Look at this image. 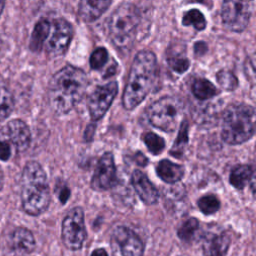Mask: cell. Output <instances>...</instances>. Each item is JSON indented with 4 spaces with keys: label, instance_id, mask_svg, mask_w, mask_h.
<instances>
[{
    "label": "cell",
    "instance_id": "6da1fadb",
    "mask_svg": "<svg viewBox=\"0 0 256 256\" xmlns=\"http://www.w3.org/2000/svg\"><path fill=\"white\" fill-rule=\"evenodd\" d=\"M88 85L85 72L67 65L57 71L48 87L49 105L57 114L70 112L84 97Z\"/></svg>",
    "mask_w": 256,
    "mask_h": 256
},
{
    "label": "cell",
    "instance_id": "7a4b0ae2",
    "mask_svg": "<svg viewBox=\"0 0 256 256\" xmlns=\"http://www.w3.org/2000/svg\"><path fill=\"white\" fill-rule=\"evenodd\" d=\"M157 72V59L153 52L142 50L135 56L122 97L125 109H134L146 98L155 83Z\"/></svg>",
    "mask_w": 256,
    "mask_h": 256
},
{
    "label": "cell",
    "instance_id": "3957f363",
    "mask_svg": "<svg viewBox=\"0 0 256 256\" xmlns=\"http://www.w3.org/2000/svg\"><path fill=\"white\" fill-rule=\"evenodd\" d=\"M21 201L24 211L33 216L42 214L49 206L50 192L42 166L28 162L21 176Z\"/></svg>",
    "mask_w": 256,
    "mask_h": 256
},
{
    "label": "cell",
    "instance_id": "277c9868",
    "mask_svg": "<svg viewBox=\"0 0 256 256\" xmlns=\"http://www.w3.org/2000/svg\"><path fill=\"white\" fill-rule=\"evenodd\" d=\"M255 132V110L244 103L227 107L222 121V139L230 145H238L249 140Z\"/></svg>",
    "mask_w": 256,
    "mask_h": 256
},
{
    "label": "cell",
    "instance_id": "5b68a950",
    "mask_svg": "<svg viewBox=\"0 0 256 256\" xmlns=\"http://www.w3.org/2000/svg\"><path fill=\"white\" fill-rule=\"evenodd\" d=\"M140 23L138 9L130 3L117 7L109 18L108 31L111 41L119 48L132 44Z\"/></svg>",
    "mask_w": 256,
    "mask_h": 256
},
{
    "label": "cell",
    "instance_id": "8992f818",
    "mask_svg": "<svg viewBox=\"0 0 256 256\" xmlns=\"http://www.w3.org/2000/svg\"><path fill=\"white\" fill-rule=\"evenodd\" d=\"M184 104L178 97L164 96L147 109V117L151 125L165 132H172L182 119Z\"/></svg>",
    "mask_w": 256,
    "mask_h": 256
},
{
    "label": "cell",
    "instance_id": "52a82bcc",
    "mask_svg": "<svg viewBox=\"0 0 256 256\" xmlns=\"http://www.w3.org/2000/svg\"><path fill=\"white\" fill-rule=\"evenodd\" d=\"M253 11V0H223L221 17L230 31L242 32L247 27Z\"/></svg>",
    "mask_w": 256,
    "mask_h": 256
},
{
    "label": "cell",
    "instance_id": "ba28073f",
    "mask_svg": "<svg viewBox=\"0 0 256 256\" xmlns=\"http://www.w3.org/2000/svg\"><path fill=\"white\" fill-rule=\"evenodd\" d=\"M86 238L84 212L75 207L65 216L62 223V241L70 250L80 249Z\"/></svg>",
    "mask_w": 256,
    "mask_h": 256
},
{
    "label": "cell",
    "instance_id": "9c48e42d",
    "mask_svg": "<svg viewBox=\"0 0 256 256\" xmlns=\"http://www.w3.org/2000/svg\"><path fill=\"white\" fill-rule=\"evenodd\" d=\"M112 256H142L143 243L130 229L124 226L116 227L110 240Z\"/></svg>",
    "mask_w": 256,
    "mask_h": 256
},
{
    "label": "cell",
    "instance_id": "30bf717a",
    "mask_svg": "<svg viewBox=\"0 0 256 256\" xmlns=\"http://www.w3.org/2000/svg\"><path fill=\"white\" fill-rule=\"evenodd\" d=\"M118 93V85L116 81L109 82L105 85L97 86L88 97V110L93 121L100 120Z\"/></svg>",
    "mask_w": 256,
    "mask_h": 256
},
{
    "label": "cell",
    "instance_id": "8fae6325",
    "mask_svg": "<svg viewBox=\"0 0 256 256\" xmlns=\"http://www.w3.org/2000/svg\"><path fill=\"white\" fill-rule=\"evenodd\" d=\"M51 28L50 36L47 38L46 51L50 56L58 57L67 51L72 39L73 28L65 19L55 20Z\"/></svg>",
    "mask_w": 256,
    "mask_h": 256
},
{
    "label": "cell",
    "instance_id": "7c38bea8",
    "mask_svg": "<svg viewBox=\"0 0 256 256\" xmlns=\"http://www.w3.org/2000/svg\"><path fill=\"white\" fill-rule=\"evenodd\" d=\"M116 166L113 155L110 152H106L97 163L91 180V186L97 191H103L112 188L116 184Z\"/></svg>",
    "mask_w": 256,
    "mask_h": 256
},
{
    "label": "cell",
    "instance_id": "4fadbf2b",
    "mask_svg": "<svg viewBox=\"0 0 256 256\" xmlns=\"http://www.w3.org/2000/svg\"><path fill=\"white\" fill-rule=\"evenodd\" d=\"M3 134L14 145L17 151H24L28 148L31 140L30 130L25 122L19 119L11 120L2 129Z\"/></svg>",
    "mask_w": 256,
    "mask_h": 256
},
{
    "label": "cell",
    "instance_id": "5bb4252c",
    "mask_svg": "<svg viewBox=\"0 0 256 256\" xmlns=\"http://www.w3.org/2000/svg\"><path fill=\"white\" fill-rule=\"evenodd\" d=\"M131 181L135 191L137 192V194L139 195V197L144 203L148 205H152L158 201V198H159L158 190L150 182V180L147 178V176L144 173H142L139 170H135L132 173Z\"/></svg>",
    "mask_w": 256,
    "mask_h": 256
},
{
    "label": "cell",
    "instance_id": "9a60e30c",
    "mask_svg": "<svg viewBox=\"0 0 256 256\" xmlns=\"http://www.w3.org/2000/svg\"><path fill=\"white\" fill-rule=\"evenodd\" d=\"M10 246L17 254H28L35 248L34 236L26 228H17L11 234Z\"/></svg>",
    "mask_w": 256,
    "mask_h": 256
},
{
    "label": "cell",
    "instance_id": "2e32d148",
    "mask_svg": "<svg viewBox=\"0 0 256 256\" xmlns=\"http://www.w3.org/2000/svg\"><path fill=\"white\" fill-rule=\"evenodd\" d=\"M112 0H81L79 16L86 22L97 20L110 6Z\"/></svg>",
    "mask_w": 256,
    "mask_h": 256
},
{
    "label": "cell",
    "instance_id": "e0dca14e",
    "mask_svg": "<svg viewBox=\"0 0 256 256\" xmlns=\"http://www.w3.org/2000/svg\"><path fill=\"white\" fill-rule=\"evenodd\" d=\"M230 246V238L225 233L209 235L203 245L205 256H225Z\"/></svg>",
    "mask_w": 256,
    "mask_h": 256
},
{
    "label": "cell",
    "instance_id": "ac0fdd59",
    "mask_svg": "<svg viewBox=\"0 0 256 256\" xmlns=\"http://www.w3.org/2000/svg\"><path fill=\"white\" fill-rule=\"evenodd\" d=\"M158 176L166 183L174 184L178 182L184 175L183 166L173 163L167 159L161 160L156 168Z\"/></svg>",
    "mask_w": 256,
    "mask_h": 256
},
{
    "label": "cell",
    "instance_id": "d6986e66",
    "mask_svg": "<svg viewBox=\"0 0 256 256\" xmlns=\"http://www.w3.org/2000/svg\"><path fill=\"white\" fill-rule=\"evenodd\" d=\"M51 29V24L46 19L39 20L31 34L29 47L33 52H39L46 42Z\"/></svg>",
    "mask_w": 256,
    "mask_h": 256
},
{
    "label": "cell",
    "instance_id": "ffe728a7",
    "mask_svg": "<svg viewBox=\"0 0 256 256\" xmlns=\"http://www.w3.org/2000/svg\"><path fill=\"white\" fill-rule=\"evenodd\" d=\"M193 95L199 100H208L219 93L215 85L205 78L196 79L191 86Z\"/></svg>",
    "mask_w": 256,
    "mask_h": 256
},
{
    "label": "cell",
    "instance_id": "44dd1931",
    "mask_svg": "<svg viewBox=\"0 0 256 256\" xmlns=\"http://www.w3.org/2000/svg\"><path fill=\"white\" fill-rule=\"evenodd\" d=\"M253 170L249 165H238L230 173V183L237 189H243L251 180Z\"/></svg>",
    "mask_w": 256,
    "mask_h": 256
},
{
    "label": "cell",
    "instance_id": "7402d4cb",
    "mask_svg": "<svg viewBox=\"0 0 256 256\" xmlns=\"http://www.w3.org/2000/svg\"><path fill=\"white\" fill-rule=\"evenodd\" d=\"M14 108V99L4 79L0 75V122L6 119Z\"/></svg>",
    "mask_w": 256,
    "mask_h": 256
},
{
    "label": "cell",
    "instance_id": "603a6c76",
    "mask_svg": "<svg viewBox=\"0 0 256 256\" xmlns=\"http://www.w3.org/2000/svg\"><path fill=\"white\" fill-rule=\"evenodd\" d=\"M182 24L184 26H193L196 30L201 31L206 28L207 22L201 11L198 9H190L183 14Z\"/></svg>",
    "mask_w": 256,
    "mask_h": 256
},
{
    "label": "cell",
    "instance_id": "cb8c5ba5",
    "mask_svg": "<svg viewBox=\"0 0 256 256\" xmlns=\"http://www.w3.org/2000/svg\"><path fill=\"white\" fill-rule=\"evenodd\" d=\"M187 142H188V123L185 120V121H182L181 123L177 139L174 142V145L172 146L170 153L174 157H180L183 154L184 147L187 144Z\"/></svg>",
    "mask_w": 256,
    "mask_h": 256
},
{
    "label": "cell",
    "instance_id": "d4e9b609",
    "mask_svg": "<svg viewBox=\"0 0 256 256\" xmlns=\"http://www.w3.org/2000/svg\"><path fill=\"white\" fill-rule=\"evenodd\" d=\"M143 141L147 146L148 150L153 155L160 154L165 148V141L159 135L153 132H147L143 135Z\"/></svg>",
    "mask_w": 256,
    "mask_h": 256
},
{
    "label": "cell",
    "instance_id": "484cf974",
    "mask_svg": "<svg viewBox=\"0 0 256 256\" xmlns=\"http://www.w3.org/2000/svg\"><path fill=\"white\" fill-rule=\"evenodd\" d=\"M198 228H199L198 220L195 218H189L179 227L177 231V235L182 241L189 242L194 237Z\"/></svg>",
    "mask_w": 256,
    "mask_h": 256
},
{
    "label": "cell",
    "instance_id": "4316f807",
    "mask_svg": "<svg viewBox=\"0 0 256 256\" xmlns=\"http://www.w3.org/2000/svg\"><path fill=\"white\" fill-rule=\"evenodd\" d=\"M219 85L226 91H234L238 87L237 77L229 70H220L216 74Z\"/></svg>",
    "mask_w": 256,
    "mask_h": 256
},
{
    "label": "cell",
    "instance_id": "83f0119b",
    "mask_svg": "<svg viewBox=\"0 0 256 256\" xmlns=\"http://www.w3.org/2000/svg\"><path fill=\"white\" fill-rule=\"evenodd\" d=\"M198 207L202 213L206 215H210L215 213L219 209L220 202L216 196L212 194H208V195H204L198 200Z\"/></svg>",
    "mask_w": 256,
    "mask_h": 256
},
{
    "label": "cell",
    "instance_id": "f1b7e54d",
    "mask_svg": "<svg viewBox=\"0 0 256 256\" xmlns=\"http://www.w3.org/2000/svg\"><path fill=\"white\" fill-rule=\"evenodd\" d=\"M167 63L173 71L179 74H182L185 71H187L190 66V61L186 56L182 54H173L169 56L167 58Z\"/></svg>",
    "mask_w": 256,
    "mask_h": 256
},
{
    "label": "cell",
    "instance_id": "f546056e",
    "mask_svg": "<svg viewBox=\"0 0 256 256\" xmlns=\"http://www.w3.org/2000/svg\"><path fill=\"white\" fill-rule=\"evenodd\" d=\"M108 60V52L104 47H98L90 56V67L93 70L101 69Z\"/></svg>",
    "mask_w": 256,
    "mask_h": 256
},
{
    "label": "cell",
    "instance_id": "4dcf8cb0",
    "mask_svg": "<svg viewBox=\"0 0 256 256\" xmlns=\"http://www.w3.org/2000/svg\"><path fill=\"white\" fill-rule=\"evenodd\" d=\"M11 156V148L8 143L0 141V160L6 161Z\"/></svg>",
    "mask_w": 256,
    "mask_h": 256
},
{
    "label": "cell",
    "instance_id": "1f68e13d",
    "mask_svg": "<svg viewBox=\"0 0 256 256\" xmlns=\"http://www.w3.org/2000/svg\"><path fill=\"white\" fill-rule=\"evenodd\" d=\"M70 196V191L66 186H63L60 190H59V199L61 201V203H65L67 201V199Z\"/></svg>",
    "mask_w": 256,
    "mask_h": 256
},
{
    "label": "cell",
    "instance_id": "d6a6232c",
    "mask_svg": "<svg viewBox=\"0 0 256 256\" xmlns=\"http://www.w3.org/2000/svg\"><path fill=\"white\" fill-rule=\"evenodd\" d=\"M134 160H135V162H136L138 165H140V166H145V165L147 164V162H148L147 158H146L142 153H140V152H138V153L135 154Z\"/></svg>",
    "mask_w": 256,
    "mask_h": 256
},
{
    "label": "cell",
    "instance_id": "836d02e7",
    "mask_svg": "<svg viewBox=\"0 0 256 256\" xmlns=\"http://www.w3.org/2000/svg\"><path fill=\"white\" fill-rule=\"evenodd\" d=\"M91 256H108V255H107V252L103 248H98L92 252Z\"/></svg>",
    "mask_w": 256,
    "mask_h": 256
},
{
    "label": "cell",
    "instance_id": "e575fe53",
    "mask_svg": "<svg viewBox=\"0 0 256 256\" xmlns=\"http://www.w3.org/2000/svg\"><path fill=\"white\" fill-rule=\"evenodd\" d=\"M4 3H5V0H0V15L3 11V8H4Z\"/></svg>",
    "mask_w": 256,
    "mask_h": 256
},
{
    "label": "cell",
    "instance_id": "d590c367",
    "mask_svg": "<svg viewBox=\"0 0 256 256\" xmlns=\"http://www.w3.org/2000/svg\"><path fill=\"white\" fill-rule=\"evenodd\" d=\"M2 186H3V174H2V172L0 170V190H1Z\"/></svg>",
    "mask_w": 256,
    "mask_h": 256
},
{
    "label": "cell",
    "instance_id": "8d00e7d4",
    "mask_svg": "<svg viewBox=\"0 0 256 256\" xmlns=\"http://www.w3.org/2000/svg\"><path fill=\"white\" fill-rule=\"evenodd\" d=\"M192 1H194V2H204L205 0H192Z\"/></svg>",
    "mask_w": 256,
    "mask_h": 256
}]
</instances>
